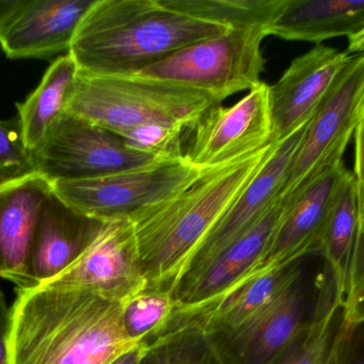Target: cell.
I'll use <instances>...</instances> for the list:
<instances>
[{
    "mask_svg": "<svg viewBox=\"0 0 364 364\" xmlns=\"http://www.w3.org/2000/svg\"><path fill=\"white\" fill-rule=\"evenodd\" d=\"M220 100L203 90L139 76L78 75L68 111L123 136L145 125L192 130Z\"/></svg>",
    "mask_w": 364,
    "mask_h": 364,
    "instance_id": "cell-4",
    "label": "cell"
},
{
    "mask_svg": "<svg viewBox=\"0 0 364 364\" xmlns=\"http://www.w3.org/2000/svg\"><path fill=\"white\" fill-rule=\"evenodd\" d=\"M277 142L230 164L201 171L181 194L132 219L146 282L144 292L170 293L195 250L232 207Z\"/></svg>",
    "mask_w": 364,
    "mask_h": 364,
    "instance_id": "cell-3",
    "label": "cell"
},
{
    "mask_svg": "<svg viewBox=\"0 0 364 364\" xmlns=\"http://www.w3.org/2000/svg\"><path fill=\"white\" fill-rule=\"evenodd\" d=\"M78 75L76 62L68 53L51 63L38 87L25 102L16 105L23 141L30 152L68 111Z\"/></svg>",
    "mask_w": 364,
    "mask_h": 364,
    "instance_id": "cell-22",
    "label": "cell"
},
{
    "mask_svg": "<svg viewBox=\"0 0 364 364\" xmlns=\"http://www.w3.org/2000/svg\"><path fill=\"white\" fill-rule=\"evenodd\" d=\"M364 27V0H286L269 36L322 44Z\"/></svg>",
    "mask_w": 364,
    "mask_h": 364,
    "instance_id": "cell-20",
    "label": "cell"
},
{
    "mask_svg": "<svg viewBox=\"0 0 364 364\" xmlns=\"http://www.w3.org/2000/svg\"><path fill=\"white\" fill-rule=\"evenodd\" d=\"M364 117V92L363 98H361L360 103H359L358 108H357L356 111V123H358L359 121H360L361 119Z\"/></svg>",
    "mask_w": 364,
    "mask_h": 364,
    "instance_id": "cell-36",
    "label": "cell"
},
{
    "mask_svg": "<svg viewBox=\"0 0 364 364\" xmlns=\"http://www.w3.org/2000/svg\"><path fill=\"white\" fill-rule=\"evenodd\" d=\"M354 175L358 194H364V117L357 123L354 132Z\"/></svg>",
    "mask_w": 364,
    "mask_h": 364,
    "instance_id": "cell-30",
    "label": "cell"
},
{
    "mask_svg": "<svg viewBox=\"0 0 364 364\" xmlns=\"http://www.w3.org/2000/svg\"><path fill=\"white\" fill-rule=\"evenodd\" d=\"M33 173L31 152L26 147L21 122L0 120V186Z\"/></svg>",
    "mask_w": 364,
    "mask_h": 364,
    "instance_id": "cell-27",
    "label": "cell"
},
{
    "mask_svg": "<svg viewBox=\"0 0 364 364\" xmlns=\"http://www.w3.org/2000/svg\"><path fill=\"white\" fill-rule=\"evenodd\" d=\"M144 344H140V345L136 346V348L128 350L125 354L117 357V358L110 364H139L140 363L141 359H142L143 354H144Z\"/></svg>",
    "mask_w": 364,
    "mask_h": 364,
    "instance_id": "cell-34",
    "label": "cell"
},
{
    "mask_svg": "<svg viewBox=\"0 0 364 364\" xmlns=\"http://www.w3.org/2000/svg\"><path fill=\"white\" fill-rule=\"evenodd\" d=\"M359 231L353 267V292L364 275V194H358Z\"/></svg>",
    "mask_w": 364,
    "mask_h": 364,
    "instance_id": "cell-29",
    "label": "cell"
},
{
    "mask_svg": "<svg viewBox=\"0 0 364 364\" xmlns=\"http://www.w3.org/2000/svg\"><path fill=\"white\" fill-rule=\"evenodd\" d=\"M95 0H26L0 45L6 57L46 58L70 51L77 29Z\"/></svg>",
    "mask_w": 364,
    "mask_h": 364,
    "instance_id": "cell-17",
    "label": "cell"
},
{
    "mask_svg": "<svg viewBox=\"0 0 364 364\" xmlns=\"http://www.w3.org/2000/svg\"><path fill=\"white\" fill-rule=\"evenodd\" d=\"M229 27L181 12L166 0H95L68 53L79 74L134 76Z\"/></svg>",
    "mask_w": 364,
    "mask_h": 364,
    "instance_id": "cell-2",
    "label": "cell"
},
{
    "mask_svg": "<svg viewBox=\"0 0 364 364\" xmlns=\"http://www.w3.org/2000/svg\"><path fill=\"white\" fill-rule=\"evenodd\" d=\"M346 53L348 55H358L364 53V27L353 36H348Z\"/></svg>",
    "mask_w": 364,
    "mask_h": 364,
    "instance_id": "cell-35",
    "label": "cell"
},
{
    "mask_svg": "<svg viewBox=\"0 0 364 364\" xmlns=\"http://www.w3.org/2000/svg\"><path fill=\"white\" fill-rule=\"evenodd\" d=\"M358 231V185L353 172L348 171L336 194L320 243V254L333 271L338 294L348 305L352 298Z\"/></svg>",
    "mask_w": 364,
    "mask_h": 364,
    "instance_id": "cell-21",
    "label": "cell"
},
{
    "mask_svg": "<svg viewBox=\"0 0 364 364\" xmlns=\"http://www.w3.org/2000/svg\"><path fill=\"white\" fill-rule=\"evenodd\" d=\"M200 173L186 158H172L109 177L60 181L51 185L66 204L89 217L102 222L132 220L181 194Z\"/></svg>",
    "mask_w": 364,
    "mask_h": 364,
    "instance_id": "cell-8",
    "label": "cell"
},
{
    "mask_svg": "<svg viewBox=\"0 0 364 364\" xmlns=\"http://www.w3.org/2000/svg\"><path fill=\"white\" fill-rule=\"evenodd\" d=\"M308 256L284 266L250 271L220 301L205 311L188 316H171L159 335L193 324L208 335L225 333L243 324L279 296L307 266Z\"/></svg>",
    "mask_w": 364,
    "mask_h": 364,
    "instance_id": "cell-19",
    "label": "cell"
},
{
    "mask_svg": "<svg viewBox=\"0 0 364 364\" xmlns=\"http://www.w3.org/2000/svg\"><path fill=\"white\" fill-rule=\"evenodd\" d=\"M9 328H10V308L0 288V364H10L9 359Z\"/></svg>",
    "mask_w": 364,
    "mask_h": 364,
    "instance_id": "cell-31",
    "label": "cell"
},
{
    "mask_svg": "<svg viewBox=\"0 0 364 364\" xmlns=\"http://www.w3.org/2000/svg\"><path fill=\"white\" fill-rule=\"evenodd\" d=\"M350 320V305L336 293L329 295L311 322L272 364H337Z\"/></svg>",
    "mask_w": 364,
    "mask_h": 364,
    "instance_id": "cell-23",
    "label": "cell"
},
{
    "mask_svg": "<svg viewBox=\"0 0 364 364\" xmlns=\"http://www.w3.org/2000/svg\"><path fill=\"white\" fill-rule=\"evenodd\" d=\"M108 222L81 214L50 192L41 207L28 261V288L57 277L92 245Z\"/></svg>",
    "mask_w": 364,
    "mask_h": 364,
    "instance_id": "cell-16",
    "label": "cell"
},
{
    "mask_svg": "<svg viewBox=\"0 0 364 364\" xmlns=\"http://www.w3.org/2000/svg\"><path fill=\"white\" fill-rule=\"evenodd\" d=\"M364 92V53L354 55L308 123L280 192L288 198L339 160L354 136Z\"/></svg>",
    "mask_w": 364,
    "mask_h": 364,
    "instance_id": "cell-9",
    "label": "cell"
},
{
    "mask_svg": "<svg viewBox=\"0 0 364 364\" xmlns=\"http://www.w3.org/2000/svg\"><path fill=\"white\" fill-rule=\"evenodd\" d=\"M337 364H364V320H350L340 345Z\"/></svg>",
    "mask_w": 364,
    "mask_h": 364,
    "instance_id": "cell-28",
    "label": "cell"
},
{
    "mask_svg": "<svg viewBox=\"0 0 364 364\" xmlns=\"http://www.w3.org/2000/svg\"><path fill=\"white\" fill-rule=\"evenodd\" d=\"M354 55L324 44L295 58L269 85L273 140L279 143L314 117Z\"/></svg>",
    "mask_w": 364,
    "mask_h": 364,
    "instance_id": "cell-14",
    "label": "cell"
},
{
    "mask_svg": "<svg viewBox=\"0 0 364 364\" xmlns=\"http://www.w3.org/2000/svg\"><path fill=\"white\" fill-rule=\"evenodd\" d=\"M188 15L227 26L264 25L271 28L286 0H166Z\"/></svg>",
    "mask_w": 364,
    "mask_h": 364,
    "instance_id": "cell-25",
    "label": "cell"
},
{
    "mask_svg": "<svg viewBox=\"0 0 364 364\" xmlns=\"http://www.w3.org/2000/svg\"><path fill=\"white\" fill-rule=\"evenodd\" d=\"M348 172L343 160H337L294 194L282 199L284 212L267 254L250 271L284 266L320 252L329 212Z\"/></svg>",
    "mask_w": 364,
    "mask_h": 364,
    "instance_id": "cell-13",
    "label": "cell"
},
{
    "mask_svg": "<svg viewBox=\"0 0 364 364\" xmlns=\"http://www.w3.org/2000/svg\"><path fill=\"white\" fill-rule=\"evenodd\" d=\"M308 123L274 147L250 185L195 250L177 286L200 273L220 252L256 226L279 200L289 168Z\"/></svg>",
    "mask_w": 364,
    "mask_h": 364,
    "instance_id": "cell-12",
    "label": "cell"
},
{
    "mask_svg": "<svg viewBox=\"0 0 364 364\" xmlns=\"http://www.w3.org/2000/svg\"><path fill=\"white\" fill-rule=\"evenodd\" d=\"M191 132L184 158L199 171L230 164L275 142L269 85L259 83L233 106L215 105Z\"/></svg>",
    "mask_w": 364,
    "mask_h": 364,
    "instance_id": "cell-10",
    "label": "cell"
},
{
    "mask_svg": "<svg viewBox=\"0 0 364 364\" xmlns=\"http://www.w3.org/2000/svg\"><path fill=\"white\" fill-rule=\"evenodd\" d=\"M53 192L33 173L0 186V278L28 288V261L41 207Z\"/></svg>",
    "mask_w": 364,
    "mask_h": 364,
    "instance_id": "cell-18",
    "label": "cell"
},
{
    "mask_svg": "<svg viewBox=\"0 0 364 364\" xmlns=\"http://www.w3.org/2000/svg\"><path fill=\"white\" fill-rule=\"evenodd\" d=\"M282 198L243 236L214 258L200 273L173 291V316H188L209 309L264 258L284 212Z\"/></svg>",
    "mask_w": 364,
    "mask_h": 364,
    "instance_id": "cell-15",
    "label": "cell"
},
{
    "mask_svg": "<svg viewBox=\"0 0 364 364\" xmlns=\"http://www.w3.org/2000/svg\"><path fill=\"white\" fill-rule=\"evenodd\" d=\"M350 322L364 320V275L353 292L350 303Z\"/></svg>",
    "mask_w": 364,
    "mask_h": 364,
    "instance_id": "cell-33",
    "label": "cell"
},
{
    "mask_svg": "<svg viewBox=\"0 0 364 364\" xmlns=\"http://www.w3.org/2000/svg\"><path fill=\"white\" fill-rule=\"evenodd\" d=\"M325 264L316 275H301L271 303L240 326L209 336L222 364H272L311 322L321 303L337 290Z\"/></svg>",
    "mask_w": 364,
    "mask_h": 364,
    "instance_id": "cell-6",
    "label": "cell"
},
{
    "mask_svg": "<svg viewBox=\"0 0 364 364\" xmlns=\"http://www.w3.org/2000/svg\"><path fill=\"white\" fill-rule=\"evenodd\" d=\"M10 307V364H110L142 343L123 324L124 303L89 291L17 288Z\"/></svg>",
    "mask_w": 364,
    "mask_h": 364,
    "instance_id": "cell-1",
    "label": "cell"
},
{
    "mask_svg": "<svg viewBox=\"0 0 364 364\" xmlns=\"http://www.w3.org/2000/svg\"><path fill=\"white\" fill-rule=\"evenodd\" d=\"M25 2L26 0H0V36Z\"/></svg>",
    "mask_w": 364,
    "mask_h": 364,
    "instance_id": "cell-32",
    "label": "cell"
},
{
    "mask_svg": "<svg viewBox=\"0 0 364 364\" xmlns=\"http://www.w3.org/2000/svg\"><path fill=\"white\" fill-rule=\"evenodd\" d=\"M267 36V26H230L223 33L186 47L136 75L203 90L223 102L262 83L265 59L261 44Z\"/></svg>",
    "mask_w": 364,
    "mask_h": 364,
    "instance_id": "cell-5",
    "label": "cell"
},
{
    "mask_svg": "<svg viewBox=\"0 0 364 364\" xmlns=\"http://www.w3.org/2000/svg\"><path fill=\"white\" fill-rule=\"evenodd\" d=\"M38 286L89 291L126 303L146 288L132 220L108 222L85 254Z\"/></svg>",
    "mask_w": 364,
    "mask_h": 364,
    "instance_id": "cell-11",
    "label": "cell"
},
{
    "mask_svg": "<svg viewBox=\"0 0 364 364\" xmlns=\"http://www.w3.org/2000/svg\"><path fill=\"white\" fill-rule=\"evenodd\" d=\"M176 303L170 293L142 292L124 303L123 324L132 341L144 343L170 320Z\"/></svg>",
    "mask_w": 364,
    "mask_h": 364,
    "instance_id": "cell-26",
    "label": "cell"
},
{
    "mask_svg": "<svg viewBox=\"0 0 364 364\" xmlns=\"http://www.w3.org/2000/svg\"><path fill=\"white\" fill-rule=\"evenodd\" d=\"M31 157L36 173L51 184L109 177L168 160L132 150L119 135L68 111L32 150Z\"/></svg>",
    "mask_w": 364,
    "mask_h": 364,
    "instance_id": "cell-7",
    "label": "cell"
},
{
    "mask_svg": "<svg viewBox=\"0 0 364 364\" xmlns=\"http://www.w3.org/2000/svg\"><path fill=\"white\" fill-rule=\"evenodd\" d=\"M139 364H222L205 331L186 324L144 344Z\"/></svg>",
    "mask_w": 364,
    "mask_h": 364,
    "instance_id": "cell-24",
    "label": "cell"
}]
</instances>
